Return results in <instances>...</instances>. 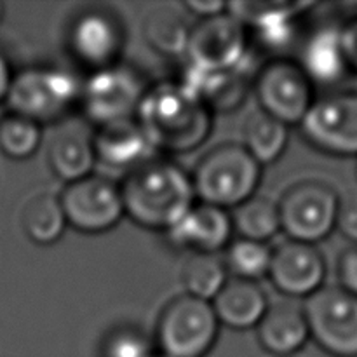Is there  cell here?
I'll use <instances>...</instances> for the list:
<instances>
[{"instance_id":"cell-1","label":"cell","mask_w":357,"mask_h":357,"mask_svg":"<svg viewBox=\"0 0 357 357\" xmlns=\"http://www.w3.org/2000/svg\"><path fill=\"white\" fill-rule=\"evenodd\" d=\"M135 119L157 152H190L213 129L211 112L178 80L149 86Z\"/></svg>"},{"instance_id":"cell-2","label":"cell","mask_w":357,"mask_h":357,"mask_svg":"<svg viewBox=\"0 0 357 357\" xmlns=\"http://www.w3.org/2000/svg\"><path fill=\"white\" fill-rule=\"evenodd\" d=\"M119 188L124 215L150 230L167 232L195 204L190 174L159 157L129 173Z\"/></svg>"},{"instance_id":"cell-3","label":"cell","mask_w":357,"mask_h":357,"mask_svg":"<svg viewBox=\"0 0 357 357\" xmlns=\"http://www.w3.org/2000/svg\"><path fill=\"white\" fill-rule=\"evenodd\" d=\"M190 178L201 202L229 211L257 195L261 164L244 145L225 143L206 153Z\"/></svg>"},{"instance_id":"cell-4","label":"cell","mask_w":357,"mask_h":357,"mask_svg":"<svg viewBox=\"0 0 357 357\" xmlns=\"http://www.w3.org/2000/svg\"><path fill=\"white\" fill-rule=\"evenodd\" d=\"M82 82L75 73L59 66H28L14 73L7 94L10 114L26 117L37 124L61 121L79 108Z\"/></svg>"},{"instance_id":"cell-5","label":"cell","mask_w":357,"mask_h":357,"mask_svg":"<svg viewBox=\"0 0 357 357\" xmlns=\"http://www.w3.org/2000/svg\"><path fill=\"white\" fill-rule=\"evenodd\" d=\"M149 84L128 65H112L91 72L82 82L79 108L98 128L136 117Z\"/></svg>"},{"instance_id":"cell-6","label":"cell","mask_w":357,"mask_h":357,"mask_svg":"<svg viewBox=\"0 0 357 357\" xmlns=\"http://www.w3.org/2000/svg\"><path fill=\"white\" fill-rule=\"evenodd\" d=\"M220 321L211 302L181 295L162 310L157 347L164 357H204L218 338Z\"/></svg>"},{"instance_id":"cell-7","label":"cell","mask_w":357,"mask_h":357,"mask_svg":"<svg viewBox=\"0 0 357 357\" xmlns=\"http://www.w3.org/2000/svg\"><path fill=\"white\" fill-rule=\"evenodd\" d=\"M340 204V195L328 183L300 181L278 202L281 230L289 241L314 246L337 229Z\"/></svg>"},{"instance_id":"cell-8","label":"cell","mask_w":357,"mask_h":357,"mask_svg":"<svg viewBox=\"0 0 357 357\" xmlns=\"http://www.w3.org/2000/svg\"><path fill=\"white\" fill-rule=\"evenodd\" d=\"M310 338L328 354L357 357V296L338 286L321 288L307 298Z\"/></svg>"},{"instance_id":"cell-9","label":"cell","mask_w":357,"mask_h":357,"mask_svg":"<svg viewBox=\"0 0 357 357\" xmlns=\"http://www.w3.org/2000/svg\"><path fill=\"white\" fill-rule=\"evenodd\" d=\"M260 110L286 126H300L316 101L314 84L296 61L274 58L265 63L255 79Z\"/></svg>"},{"instance_id":"cell-10","label":"cell","mask_w":357,"mask_h":357,"mask_svg":"<svg viewBox=\"0 0 357 357\" xmlns=\"http://www.w3.org/2000/svg\"><path fill=\"white\" fill-rule=\"evenodd\" d=\"M300 129L307 142L321 152L357 157V93L340 91L316 98Z\"/></svg>"},{"instance_id":"cell-11","label":"cell","mask_w":357,"mask_h":357,"mask_svg":"<svg viewBox=\"0 0 357 357\" xmlns=\"http://www.w3.org/2000/svg\"><path fill=\"white\" fill-rule=\"evenodd\" d=\"M250 35L244 24L223 13L192 28L187 63L206 70H230L251 65Z\"/></svg>"},{"instance_id":"cell-12","label":"cell","mask_w":357,"mask_h":357,"mask_svg":"<svg viewBox=\"0 0 357 357\" xmlns=\"http://www.w3.org/2000/svg\"><path fill=\"white\" fill-rule=\"evenodd\" d=\"M66 223L86 234L114 229L124 216L121 188L96 174L68 183L59 195Z\"/></svg>"},{"instance_id":"cell-13","label":"cell","mask_w":357,"mask_h":357,"mask_svg":"<svg viewBox=\"0 0 357 357\" xmlns=\"http://www.w3.org/2000/svg\"><path fill=\"white\" fill-rule=\"evenodd\" d=\"M310 2H230L227 13L244 24L250 40L271 54L288 51L296 40V21Z\"/></svg>"},{"instance_id":"cell-14","label":"cell","mask_w":357,"mask_h":357,"mask_svg":"<svg viewBox=\"0 0 357 357\" xmlns=\"http://www.w3.org/2000/svg\"><path fill=\"white\" fill-rule=\"evenodd\" d=\"M68 47L73 58L91 72L117 65L124 47V28L114 13L89 9L72 21Z\"/></svg>"},{"instance_id":"cell-15","label":"cell","mask_w":357,"mask_h":357,"mask_svg":"<svg viewBox=\"0 0 357 357\" xmlns=\"http://www.w3.org/2000/svg\"><path fill=\"white\" fill-rule=\"evenodd\" d=\"M267 275L282 295L309 298L323 288L326 279V261L312 244L286 239L284 243L272 248Z\"/></svg>"},{"instance_id":"cell-16","label":"cell","mask_w":357,"mask_h":357,"mask_svg":"<svg viewBox=\"0 0 357 357\" xmlns=\"http://www.w3.org/2000/svg\"><path fill=\"white\" fill-rule=\"evenodd\" d=\"M251 65L230 70H206L185 63L178 82L183 84L211 114H229L246 101Z\"/></svg>"},{"instance_id":"cell-17","label":"cell","mask_w":357,"mask_h":357,"mask_svg":"<svg viewBox=\"0 0 357 357\" xmlns=\"http://www.w3.org/2000/svg\"><path fill=\"white\" fill-rule=\"evenodd\" d=\"M232 218L227 209L199 202L167 230L166 236L181 250L216 255L232 243Z\"/></svg>"},{"instance_id":"cell-18","label":"cell","mask_w":357,"mask_h":357,"mask_svg":"<svg viewBox=\"0 0 357 357\" xmlns=\"http://www.w3.org/2000/svg\"><path fill=\"white\" fill-rule=\"evenodd\" d=\"M93 146L96 160L110 169L128 171V174L155 159L157 152L136 119L98 128Z\"/></svg>"},{"instance_id":"cell-19","label":"cell","mask_w":357,"mask_h":357,"mask_svg":"<svg viewBox=\"0 0 357 357\" xmlns=\"http://www.w3.org/2000/svg\"><path fill=\"white\" fill-rule=\"evenodd\" d=\"M300 66L312 84L333 86L351 72L342 44V26L317 28L302 45Z\"/></svg>"},{"instance_id":"cell-20","label":"cell","mask_w":357,"mask_h":357,"mask_svg":"<svg viewBox=\"0 0 357 357\" xmlns=\"http://www.w3.org/2000/svg\"><path fill=\"white\" fill-rule=\"evenodd\" d=\"M261 347L278 357L298 352L310 338L303 309L293 303H275L268 307L257 326Z\"/></svg>"},{"instance_id":"cell-21","label":"cell","mask_w":357,"mask_h":357,"mask_svg":"<svg viewBox=\"0 0 357 357\" xmlns=\"http://www.w3.org/2000/svg\"><path fill=\"white\" fill-rule=\"evenodd\" d=\"M220 324L234 330L258 326L268 309L264 289L253 281L230 279L211 302Z\"/></svg>"},{"instance_id":"cell-22","label":"cell","mask_w":357,"mask_h":357,"mask_svg":"<svg viewBox=\"0 0 357 357\" xmlns=\"http://www.w3.org/2000/svg\"><path fill=\"white\" fill-rule=\"evenodd\" d=\"M47 159L52 173L66 185L89 176L96 164L93 136L82 131H61L52 139Z\"/></svg>"},{"instance_id":"cell-23","label":"cell","mask_w":357,"mask_h":357,"mask_svg":"<svg viewBox=\"0 0 357 357\" xmlns=\"http://www.w3.org/2000/svg\"><path fill=\"white\" fill-rule=\"evenodd\" d=\"M192 26L181 10L171 6L150 10L143 23V35L152 49L167 58L187 54Z\"/></svg>"},{"instance_id":"cell-24","label":"cell","mask_w":357,"mask_h":357,"mask_svg":"<svg viewBox=\"0 0 357 357\" xmlns=\"http://www.w3.org/2000/svg\"><path fill=\"white\" fill-rule=\"evenodd\" d=\"M244 149L264 166L275 162L284 153L289 139L288 126L265 112L257 110L244 122Z\"/></svg>"},{"instance_id":"cell-25","label":"cell","mask_w":357,"mask_h":357,"mask_svg":"<svg viewBox=\"0 0 357 357\" xmlns=\"http://www.w3.org/2000/svg\"><path fill=\"white\" fill-rule=\"evenodd\" d=\"M21 225L30 241L37 244H52L63 236L68 223L59 197L38 194L24 204Z\"/></svg>"},{"instance_id":"cell-26","label":"cell","mask_w":357,"mask_h":357,"mask_svg":"<svg viewBox=\"0 0 357 357\" xmlns=\"http://www.w3.org/2000/svg\"><path fill=\"white\" fill-rule=\"evenodd\" d=\"M232 227L239 237L258 243H267L281 230L279 206L264 195H253L237 206L230 215Z\"/></svg>"},{"instance_id":"cell-27","label":"cell","mask_w":357,"mask_h":357,"mask_svg":"<svg viewBox=\"0 0 357 357\" xmlns=\"http://www.w3.org/2000/svg\"><path fill=\"white\" fill-rule=\"evenodd\" d=\"M187 295L213 302L227 282L225 261L218 255L192 253L181 271Z\"/></svg>"},{"instance_id":"cell-28","label":"cell","mask_w":357,"mask_h":357,"mask_svg":"<svg viewBox=\"0 0 357 357\" xmlns=\"http://www.w3.org/2000/svg\"><path fill=\"white\" fill-rule=\"evenodd\" d=\"M225 251L223 261H225L227 271L232 272L236 279L257 282V279L265 278L268 274L272 248L267 243L239 237V239L232 241Z\"/></svg>"},{"instance_id":"cell-29","label":"cell","mask_w":357,"mask_h":357,"mask_svg":"<svg viewBox=\"0 0 357 357\" xmlns=\"http://www.w3.org/2000/svg\"><path fill=\"white\" fill-rule=\"evenodd\" d=\"M42 126L21 117L7 114L0 119V152L14 160H23L33 155L40 146Z\"/></svg>"},{"instance_id":"cell-30","label":"cell","mask_w":357,"mask_h":357,"mask_svg":"<svg viewBox=\"0 0 357 357\" xmlns=\"http://www.w3.org/2000/svg\"><path fill=\"white\" fill-rule=\"evenodd\" d=\"M157 354L153 342L142 330L122 326L105 338L100 357H155Z\"/></svg>"},{"instance_id":"cell-31","label":"cell","mask_w":357,"mask_h":357,"mask_svg":"<svg viewBox=\"0 0 357 357\" xmlns=\"http://www.w3.org/2000/svg\"><path fill=\"white\" fill-rule=\"evenodd\" d=\"M338 288L357 296V248H349L338 257Z\"/></svg>"},{"instance_id":"cell-32","label":"cell","mask_w":357,"mask_h":357,"mask_svg":"<svg viewBox=\"0 0 357 357\" xmlns=\"http://www.w3.org/2000/svg\"><path fill=\"white\" fill-rule=\"evenodd\" d=\"M337 229L344 234L347 239L357 243V199L340 204V213H338Z\"/></svg>"},{"instance_id":"cell-33","label":"cell","mask_w":357,"mask_h":357,"mask_svg":"<svg viewBox=\"0 0 357 357\" xmlns=\"http://www.w3.org/2000/svg\"><path fill=\"white\" fill-rule=\"evenodd\" d=\"M342 44H344L349 68L357 72V17H352L351 21L342 24Z\"/></svg>"},{"instance_id":"cell-34","label":"cell","mask_w":357,"mask_h":357,"mask_svg":"<svg viewBox=\"0 0 357 357\" xmlns=\"http://www.w3.org/2000/svg\"><path fill=\"white\" fill-rule=\"evenodd\" d=\"M227 6L229 3L222 2V0H187V2H183V7L188 13L195 14V16L202 17V20L227 13Z\"/></svg>"},{"instance_id":"cell-35","label":"cell","mask_w":357,"mask_h":357,"mask_svg":"<svg viewBox=\"0 0 357 357\" xmlns=\"http://www.w3.org/2000/svg\"><path fill=\"white\" fill-rule=\"evenodd\" d=\"M13 79L14 73L9 65V59L0 54V101L7 100V94H9L10 86H13Z\"/></svg>"},{"instance_id":"cell-36","label":"cell","mask_w":357,"mask_h":357,"mask_svg":"<svg viewBox=\"0 0 357 357\" xmlns=\"http://www.w3.org/2000/svg\"><path fill=\"white\" fill-rule=\"evenodd\" d=\"M2 14H3V3L0 2V20H2Z\"/></svg>"},{"instance_id":"cell-37","label":"cell","mask_w":357,"mask_h":357,"mask_svg":"<svg viewBox=\"0 0 357 357\" xmlns=\"http://www.w3.org/2000/svg\"><path fill=\"white\" fill-rule=\"evenodd\" d=\"M356 10H357V6H356ZM354 17H357V13H356V14H354Z\"/></svg>"},{"instance_id":"cell-38","label":"cell","mask_w":357,"mask_h":357,"mask_svg":"<svg viewBox=\"0 0 357 357\" xmlns=\"http://www.w3.org/2000/svg\"><path fill=\"white\" fill-rule=\"evenodd\" d=\"M155 357H164V356H160V354H157V356H155Z\"/></svg>"}]
</instances>
